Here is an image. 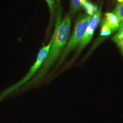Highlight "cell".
Masks as SVG:
<instances>
[{
	"label": "cell",
	"instance_id": "ba28073f",
	"mask_svg": "<svg viewBox=\"0 0 123 123\" xmlns=\"http://www.w3.org/2000/svg\"><path fill=\"white\" fill-rule=\"evenodd\" d=\"M82 6V3L80 0H71L70 13L74 16L79 11Z\"/></svg>",
	"mask_w": 123,
	"mask_h": 123
},
{
	"label": "cell",
	"instance_id": "3957f363",
	"mask_svg": "<svg viewBox=\"0 0 123 123\" xmlns=\"http://www.w3.org/2000/svg\"><path fill=\"white\" fill-rule=\"evenodd\" d=\"M53 37L49 44L40 49L35 62L31 66L30 69L28 71L27 74L24 76V77L17 84L6 89L4 91L0 94V101H1L4 98L11 93L15 92L16 90H18V89L21 88L26 83L29 82L30 79H31L33 78V76H35L38 71L40 68L47 57L49 50L53 43Z\"/></svg>",
	"mask_w": 123,
	"mask_h": 123
},
{
	"label": "cell",
	"instance_id": "30bf717a",
	"mask_svg": "<svg viewBox=\"0 0 123 123\" xmlns=\"http://www.w3.org/2000/svg\"><path fill=\"white\" fill-rule=\"evenodd\" d=\"M113 13L115 14L118 18L119 23L123 20V1L119 3L113 11Z\"/></svg>",
	"mask_w": 123,
	"mask_h": 123
},
{
	"label": "cell",
	"instance_id": "52a82bcc",
	"mask_svg": "<svg viewBox=\"0 0 123 123\" xmlns=\"http://www.w3.org/2000/svg\"><path fill=\"white\" fill-rule=\"evenodd\" d=\"M120 49L123 55V31H119L112 38Z\"/></svg>",
	"mask_w": 123,
	"mask_h": 123
},
{
	"label": "cell",
	"instance_id": "8992f818",
	"mask_svg": "<svg viewBox=\"0 0 123 123\" xmlns=\"http://www.w3.org/2000/svg\"><path fill=\"white\" fill-rule=\"evenodd\" d=\"M82 6L87 14L91 16H93V14L96 13L98 11L97 6L90 1H86L83 3Z\"/></svg>",
	"mask_w": 123,
	"mask_h": 123
},
{
	"label": "cell",
	"instance_id": "7c38bea8",
	"mask_svg": "<svg viewBox=\"0 0 123 123\" xmlns=\"http://www.w3.org/2000/svg\"><path fill=\"white\" fill-rule=\"evenodd\" d=\"M119 31H123V20L119 23Z\"/></svg>",
	"mask_w": 123,
	"mask_h": 123
},
{
	"label": "cell",
	"instance_id": "9c48e42d",
	"mask_svg": "<svg viewBox=\"0 0 123 123\" xmlns=\"http://www.w3.org/2000/svg\"><path fill=\"white\" fill-rule=\"evenodd\" d=\"M112 33V31L110 29V27L105 22L103 23L101 26V32L100 36L101 37L100 40L102 38L105 39V37L109 36Z\"/></svg>",
	"mask_w": 123,
	"mask_h": 123
},
{
	"label": "cell",
	"instance_id": "7a4b0ae2",
	"mask_svg": "<svg viewBox=\"0 0 123 123\" xmlns=\"http://www.w3.org/2000/svg\"><path fill=\"white\" fill-rule=\"evenodd\" d=\"M92 17L88 14H80L77 17L75 21L74 29L70 39L64 49L59 61L51 73V76L55 73L57 69L61 66L69 53L79 45L84 37L89 20Z\"/></svg>",
	"mask_w": 123,
	"mask_h": 123
},
{
	"label": "cell",
	"instance_id": "6da1fadb",
	"mask_svg": "<svg viewBox=\"0 0 123 123\" xmlns=\"http://www.w3.org/2000/svg\"><path fill=\"white\" fill-rule=\"evenodd\" d=\"M61 16V14L59 12L57 17L56 28L53 36V43L47 57L34 77L24 87V89L31 88L39 83L57 60L65 47L70 34L71 18L67 15L60 23Z\"/></svg>",
	"mask_w": 123,
	"mask_h": 123
},
{
	"label": "cell",
	"instance_id": "4fadbf2b",
	"mask_svg": "<svg viewBox=\"0 0 123 123\" xmlns=\"http://www.w3.org/2000/svg\"><path fill=\"white\" fill-rule=\"evenodd\" d=\"M80 0L82 4L83 3H84V2H85L86 1H87V0Z\"/></svg>",
	"mask_w": 123,
	"mask_h": 123
},
{
	"label": "cell",
	"instance_id": "5bb4252c",
	"mask_svg": "<svg viewBox=\"0 0 123 123\" xmlns=\"http://www.w3.org/2000/svg\"><path fill=\"white\" fill-rule=\"evenodd\" d=\"M118 1H119V2H123V0H118Z\"/></svg>",
	"mask_w": 123,
	"mask_h": 123
},
{
	"label": "cell",
	"instance_id": "277c9868",
	"mask_svg": "<svg viewBox=\"0 0 123 123\" xmlns=\"http://www.w3.org/2000/svg\"><path fill=\"white\" fill-rule=\"evenodd\" d=\"M101 15V7H100L89 20L84 37L79 43V49L75 55L74 57L73 58V61L74 60L76 57L79 56V53L82 52L92 39L94 31L97 28L100 22Z\"/></svg>",
	"mask_w": 123,
	"mask_h": 123
},
{
	"label": "cell",
	"instance_id": "5b68a950",
	"mask_svg": "<svg viewBox=\"0 0 123 123\" xmlns=\"http://www.w3.org/2000/svg\"><path fill=\"white\" fill-rule=\"evenodd\" d=\"M105 22L110 27L112 32L119 29V22L117 16L114 13H106Z\"/></svg>",
	"mask_w": 123,
	"mask_h": 123
},
{
	"label": "cell",
	"instance_id": "8fae6325",
	"mask_svg": "<svg viewBox=\"0 0 123 123\" xmlns=\"http://www.w3.org/2000/svg\"><path fill=\"white\" fill-rule=\"evenodd\" d=\"M49 5V8L50 11L51 18L53 17L54 13V0H45Z\"/></svg>",
	"mask_w": 123,
	"mask_h": 123
}]
</instances>
